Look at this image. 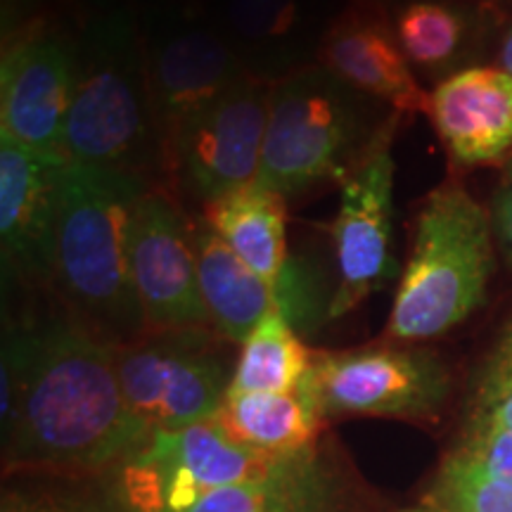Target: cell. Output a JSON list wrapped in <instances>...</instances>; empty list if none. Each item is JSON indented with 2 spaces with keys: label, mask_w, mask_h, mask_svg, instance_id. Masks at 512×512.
Returning <instances> with one entry per match:
<instances>
[{
  "label": "cell",
  "mask_w": 512,
  "mask_h": 512,
  "mask_svg": "<svg viewBox=\"0 0 512 512\" xmlns=\"http://www.w3.org/2000/svg\"><path fill=\"white\" fill-rule=\"evenodd\" d=\"M458 448L512 484V432L503 425L472 411Z\"/></svg>",
  "instance_id": "obj_26"
},
{
  "label": "cell",
  "mask_w": 512,
  "mask_h": 512,
  "mask_svg": "<svg viewBox=\"0 0 512 512\" xmlns=\"http://www.w3.org/2000/svg\"><path fill=\"white\" fill-rule=\"evenodd\" d=\"M430 117L448 159L458 169L512 159V76L498 67H472L437 83Z\"/></svg>",
  "instance_id": "obj_16"
},
{
  "label": "cell",
  "mask_w": 512,
  "mask_h": 512,
  "mask_svg": "<svg viewBox=\"0 0 512 512\" xmlns=\"http://www.w3.org/2000/svg\"><path fill=\"white\" fill-rule=\"evenodd\" d=\"M192 249L211 328L228 342L242 344L268 313L278 309V290L254 273L202 216L192 221Z\"/></svg>",
  "instance_id": "obj_18"
},
{
  "label": "cell",
  "mask_w": 512,
  "mask_h": 512,
  "mask_svg": "<svg viewBox=\"0 0 512 512\" xmlns=\"http://www.w3.org/2000/svg\"><path fill=\"white\" fill-rule=\"evenodd\" d=\"M228 38L238 53L256 48L271 53L299 31L302 3L299 0H228ZM242 55V53H240Z\"/></svg>",
  "instance_id": "obj_24"
},
{
  "label": "cell",
  "mask_w": 512,
  "mask_h": 512,
  "mask_svg": "<svg viewBox=\"0 0 512 512\" xmlns=\"http://www.w3.org/2000/svg\"><path fill=\"white\" fill-rule=\"evenodd\" d=\"M472 411L484 413L512 432V361L503 351L496 349L482 370Z\"/></svg>",
  "instance_id": "obj_27"
},
{
  "label": "cell",
  "mask_w": 512,
  "mask_h": 512,
  "mask_svg": "<svg viewBox=\"0 0 512 512\" xmlns=\"http://www.w3.org/2000/svg\"><path fill=\"white\" fill-rule=\"evenodd\" d=\"M387 15L415 76L437 86L479 67L498 12L482 0H399Z\"/></svg>",
  "instance_id": "obj_17"
},
{
  "label": "cell",
  "mask_w": 512,
  "mask_h": 512,
  "mask_svg": "<svg viewBox=\"0 0 512 512\" xmlns=\"http://www.w3.org/2000/svg\"><path fill=\"white\" fill-rule=\"evenodd\" d=\"M273 81L249 76L223 98L178 121L162 140V174L176 200L207 204L256 183Z\"/></svg>",
  "instance_id": "obj_6"
},
{
  "label": "cell",
  "mask_w": 512,
  "mask_h": 512,
  "mask_svg": "<svg viewBox=\"0 0 512 512\" xmlns=\"http://www.w3.org/2000/svg\"><path fill=\"white\" fill-rule=\"evenodd\" d=\"M202 219L245 264L278 290L287 268V200L252 183L202 209Z\"/></svg>",
  "instance_id": "obj_19"
},
{
  "label": "cell",
  "mask_w": 512,
  "mask_h": 512,
  "mask_svg": "<svg viewBox=\"0 0 512 512\" xmlns=\"http://www.w3.org/2000/svg\"><path fill=\"white\" fill-rule=\"evenodd\" d=\"M498 351H503V354L512 361V323L508 325V330L503 332V339H501V344H498Z\"/></svg>",
  "instance_id": "obj_31"
},
{
  "label": "cell",
  "mask_w": 512,
  "mask_h": 512,
  "mask_svg": "<svg viewBox=\"0 0 512 512\" xmlns=\"http://www.w3.org/2000/svg\"><path fill=\"white\" fill-rule=\"evenodd\" d=\"M292 458L256 453L230 439L211 418L152 434L138 453L117 465V501L126 512H183L221 486L280 475Z\"/></svg>",
  "instance_id": "obj_7"
},
{
  "label": "cell",
  "mask_w": 512,
  "mask_h": 512,
  "mask_svg": "<svg viewBox=\"0 0 512 512\" xmlns=\"http://www.w3.org/2000/svg\"><path fill=\"white\" fill-rule=\"evenodd\" d=\"M64 159L147 181L162 174V133L152 102L147 46L124 10L102 12L83 29Z\"/></svg>",
  "instance_id": "obj_4"
},
{
  "label": "cell",
  "mask_w": 512,
  "mask_h": 512,
  "mask_svg": "<svg viewBox=\"0 0 512 512\" xmlns=\"http://www.w3.org/2000/svg\"><path fill=\"white\" fill-rule=\"evenodd\" d=\"M238 444L264 456H297L311 451L323 413L304 392H228L214 415Z\"/></svg>",
  "instance_id": "obj_20"
},
{
  "label": "cell",
  "mask_w": 512,
  "mask_h": 512,
  "mask_svg": "<svg viewBox=\"0 0 512 512\" xmlns=\"http://www.w3.org/2000/svg\"><path fill=\"white\" fill-rule=\"evenodd\" d=\"M79 43L48 24H31L10 41L0 62V133L29 150L64 157Z\"/></svg>",
  "instance_id": "obj_11"
},
{
  "label": "cell",
  "mask_w": 512,
  "mask_h": 512,
  "mask_svg": "<svg viewBox=\"0 0 512 512\" xmlns=\"http://www.w3.org/2000/svg\"><path fill=\"white\" fill-rule=\"evenodd\" d=\"M302 382L323 418L432 420L451 392L444 361L420 347L316 351Z\"/></svg>",
  "instance_id": "obj_8"
},
{
  "label": "cell",
  "mask_w": 512,
  "mask_h": 512,
  "mask_svg": "<svg viewBox=\"0 0 512 512\" xmlns=\"http://www.w3.org/2000/svg\"><path fill=\"white\" fill-rule=\"evenodd\" d=\"M36 3V0H3V8L8 12V8H17V5H31Z\"/></svg>",
  "instance_id": "obj_34"
},
{
  "label": "cell",
  "mask_w": 512,
  "mask_h": 512,
  "mask_svg": "<svg viewBox=\"0 0 512 512\" xmlns=\"http://www.w3.org/2000/svg\"><path fill=\"white\" fill-rule=\"evenodd\" d=\"M489 216L498 254L512 268V159L505 164L501 181H498L494 195H491Z\"/></svg>",
  "instance_id": "obj_28"
},
{
  "label": "cell",
  "mask_w": 512,
  "mask_h": 512,
  "mask_svg": "<svg viewBox=\"0 0 512 512\" xmlns=\"http://www.w3.org/2000/svg\"><path fill=\"white\" fill-rule=\"evenodd\" d=\"M430 501L446 512H512V484L456 448L441 465Z\"/></svg>",
  "instance_id": "obj_23"
},
{
  "label": "cell",
  "mask_w": 512,
  "mask_h": 512,
  "mask_svg": "<svg viewBox=\"0 0 512 512\" xmlns=\"http://www.w3.org/2000/svg\"><path fill=\"white\" fill-rule=\"evenodd\" d=\"M401 117L320 64L292 69L273 81L256 183L285 200L342 188L392 147Z\"/></svg>",
  "instance_id": "obj_3"
},
{
  "label": "cell",
  "mask_w": 512,
  "mask_h": 512,
  "mask_svg": "<svg viewBox=\"0 0 512 512\" xmlns=\"http://www.w3.org/2000/svg\"><path fill=\"white\" fill-rule=\"evenodd\" d=\"M114 347L69 311L5 330V465L107 470L150 441L155 432L136 418L121 389Z\"/></svg>",
  "instance_id": "obj_1"
},
{
  "label": "cell",
  "mask_w": 512,
  "mask_h": 512,
  "mask_svg": "<svg viewBox=\"0 0 512 512\" xmlns=\"http://www.w3.org/2000/svg\"><path fill=\"white\" fill-rule=\"evenodd\" d=\"M332 254L335 287L328 302L330 320L344 318L396 278L392 147L377 152L342 185L332 223Z\"/></svg>",
  "instance_id": "obj_12"
},
{
  "label": "cell",
  "mask_w": 512,
  "mask_h": 512,
  "mask_svg": "<svg viewBox=\"0 0 512 512\" xmlns=\"http://www.w3.org/2000/svg\"><path fill=\"white\" fill-rule=\"evenodd\" d=\"M318 64L399 114L430 112V93L401 53L387 10L351 3L318 43Z\"/></svg>",
  "instance_id": "obj_15"
},
{
  "label": "cell",
  "mask_w": 512,
  "mask_h": 512,
  "mask_svg": "<svg viewBox=\"0 0 512 512\" xmlns=\"http://www.w3.org/2000/svg\"><path fill=\"white\" fill-rule=\"evenodd\" d=\"M152 181L69 164L62 183L50 290L86 328L112 344L147 335L131 275V221Z\"/></svg>",
  "instance_id": "obj_2"
},
{
  "label": "cell",
  "mask_w": 512,
  "mask_h": 512,
  "mask_svg": "<svg viewBox=\"0 0 512 512\" xmlns=\"http://www.w3.org/2000/svg\"><path fill=\"white\" fill-rule=\"evenodd\" d=\"M211 332H147L114 347L128 406L152 432L181 430L219 413L233 375Z\"/></svg>",
  "instance_id": "obj_9"
},
{
  "label": "cell",
  "mask_w": 512,
  "mask_h": 512,
  "mask_svg": "<svg viewBox=\"0 0 512 512\" xmlns=\"http://www.w3.org/2000/svg\"><path fill=\"white\" fill-rule=\"evenodd\" d=\"M486 8H491L498 15H503V12H510L512 10V0H482Z\"/></svg>",
  "instance_id": "obj_30"
},
{
  "label": "cell",
  "mask_w": 512,
  "mask_h": 512,
  "mask_svg": "<svg viewBox=\"0 0 512 512\" xmlns=\"http://www.w3.org/2000/svg\"><path fill=\"white\" fill-rule=\"evenodd\" d=\"M356 3H370V5H380V8L389 10V8H392V5L399 3V0H356Z\"/></svg>",
  "instance_id": "obj_33"
},
{
  "label": "cell",
  "mask_w": 512,
  "mask_h": 512,
  "mask_svg": "<svg viewBox=\"0 0 512 512\" xmlns=\"http://www.w3.org/2000/svg\"><path fill=\"white\" fill-rule=\"evenodd\" d=\"M0 512H126L121 503L55 486H10L3 491Z\"/></svg>",
  "instance_id": "obj_25"
},
{
  "label": "cell",
  "mask_w": 512,
  "mask_h": 512,
  "mask_svg": "<svg viewBox=\"0 0 512 512\" xmlns=\"http://www.w3.org/2000/svg\"><path fill=\"white\" fill-rule=\"evenodd\" d=\"M147 69L162 140L178 121L254 76L226 34L192 22L155 34L147 46Z\"/></svg>",
  "instance_id": "obj_14"
},
{
  "label": "cell",
  "mask_w": 512,
  "mask_h": 512,
  "mask_svg": "<svg viewBox=\"0 0 512 512\" xmlns=\"http://www.w3.org/2000/svg\"><path fill=\"white\" fill-rule=\"evenodd\" d=\"M489 209L460 183H444L415 216L413 245L403 268L387 335L418 344L444 337L486 302L496 271Z\"/></svg>",
  "instance_id": "obj_5"
},
{
  "label": "cell",
  "mask_w": 512,
  "mask_h": 512,
  "mask_svg": "<svg viewBox=\"0 0 512 512\" xmlns=\"http://www.w3.org/2000/svg\"><path fill=\"white\" fill-rule=\"evenodd\" d=\"M69 162L29 150L0 133V247L3 273L29 287H50L55 268L62 183Z\"/></svg>",
  "instance_id": "obj_13"
},
{
  "label": "cell",
  "mask_w": 512,
  "mask_h": 512,
  "mask_svg": "<svg viewBox=\"0 0 512 512\" xmlns=\"http://www.w3.org/2000/svg\"><path fill=\"white\" fill-rule=\"evenodd\" d=\"M401 512H446V510L439 508L437 503L427 501V505H420V508H408V510H401Z\"/></svg>",
  "instance_id": "obj_32"
},
{
  "label": "cell",
  "mask_w": 512,
  "mask_h": 512,
  "mask_svg": "<svg viewBox=\"0 0 512 512\" xmlns=\"http://www.w3.org/2000/svg\"><path fill=\"white\" fill-rule=\"evenodd\" d=\"M131 275L147 332L214 330L197 280L192 221L155 185L133 211Z\"/></svg>",
  "instance_id": "obj_10"
},
{
  "label": "cell",
  "mask_w": 512,
  "mask_h": 512,
  "mask_svg": "<svg viewBox=\"0 0 512 512\" xmlns=\"http://www.w3.org/2000/svg\"><path fill=\"white\" fill-rule=\"evenodd\" d=\"M311 361L313 351L304 347L290 318L278 306L240 344L228 392H297Z\"/></svg>",
  "instance_id": "obj_21"
},
{
  "label": "cell",
  "mask_w": 512,
  "mask_h": 512,
  "mask_svg": "<svg viewBox=\"0 0 512 512\" xmlns=\"http://www.w3.org/2000/svg\"><path fill=\"white\" fill-rule=\"evenodd\" d=\"M311 451L299 453L280 475L264 482L228 484L204 494L195 505L183 512H299L304 508L302 491L306 467H311Z\"/></svg>",
  "instance_id": "obj_22"
},
{
  "label": "cell",
  "mask_w": 512,
  "mask_h": 512,
  "mask_svg": "<svg viewBox=\"0 0 512 512\" xmlns=\"http://www.w3.org/2000/svg\"><path fill=\"white\" fill-rule=\"evenodd\" d=\"M494 67L503 69L505 74L512 76V17L510 22L505 24L503 34H501V41H498V48H496V64Z\"/></svg>",
  "instance_id": "obj_29"
}]
</instances>
